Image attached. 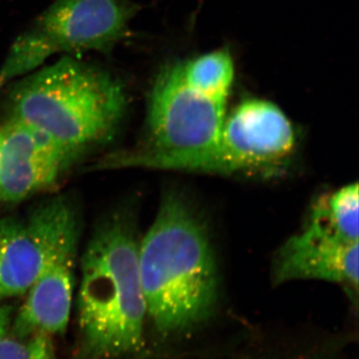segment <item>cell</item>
Wrapping results in <instances>:
<instances>
[{
	"mask_svg": "<svg viewBox=\"0 0 359 359\" xmlns=\"http://www.w3.org/2000/svg\"><path fill=\"white\" fill-rule=\"evenodd\" d=\"M139 273L147 316L161 332L208 318L216 302V262L204 226L175 193L167 194L139 243Z\"/></svg>",
	"mask_w": 359,
	"mask_h": 359,
	"instance_id": "cell-1",
	"label": "cell"
},
{
	"mask_svg": "<svg viewBox=\"0 0 359 359\" xmlns=\"http://www.w3.org/2000/svg\"><path fill=\"white\" fill-rule=\"evenodd\" d=\"M138 249L133 224L118 212L99 224L85 250L78 313L86 358H119L142 344L147 308Z\"/></svg>",
	"mask_w": 359,
	"mask_h": 359,
	"instance_id": "cell-2",
	"label": "cell"
},
{
	"mask_svg": "<svg viewBox=\"0 0 359 359\" xmlns=\"http://www.w3.org/2000/svg\"><path fill=\"white\" fill-rule=\"evenodd\" d=\"M109 71L65 56L13 84L9 119L26 123L82 154L113 138L128 106Z\"/></svg>",
	"mask_w": 359,
	"mask_h": 359,
	"instance_id": "cell-3",
	"label": "cell"
},
{
	"mask_svg": "<svg viewBox=\"0 0 359 359\" xmlns=\"http://www.w3.org/2000/svg\"><path fill=\"white\" fill-rule=\"evenodd\" d=\"M226 101L192 88L183 77L182 63L160 71L149 97L147 147L116 153L100 168L144 167L203 172L205 161L218 143Z\"/></svg>",
	"mask_w": 359,
	"mask_h": 359,
	"instance_id": "cell-4",
	"label": "cell"
},
{
	"mask_svg": "<svg viewBox=\"0 0 359 359\" xmlns=\"http://www.w3.org/2000/svg\"><path fill=\"white\" fill-rule=\"evenodd\" d=\"M136 9L132 0H55L11 45L0 67V89L54 54H110L128 37Z\"/></svg>",
	"mask_w": 359,
	"mask_h": 359,
	"instance_id": "cell-5",
	"label": "cell"
},
{
	"mask_svg": "<svg viewBox=\"0 0 359 359\" xmlns=\"http://www.w3.org/2000/svg\"><path fill=\"white\" fill-rule=\"evenodd\" d=\"M295 142L294 126L278 106L247 99L224 117L218 143L203 172L273 173L289 159Z\"/></svg>",
	"mask_w": 359,
	"mask_h": 359,
	"instance_id": "cell-6",
	"label": "cell"
},
{
	"mask_svg": "<svg viewBox=\"0 0 359 359\" xmlns=\"http://www.w3.org/2000/svg\"><path fill=\"white\" fill-rule=\"evenodd\" d=\"M78 231L72 204L55 198L43 266L13 321V334H65L72 304Z\"/></svg>",
	"mask_w": 359,
	"mask_h": 359,
	"instance_id": "cell-7",
	"label": "cell"
},
{
	"mask_svg": "<svg viewBox=\"0 0 359 359\" xmlns=\"http://www.w3.org/2000/svg\"><path fill=\"white\" fill-rule=\"evenodd\" d=\"M0 205L28 199L55 186L82 153L26 123L0 128Z\"/></svg>",
	"mask_w": 359,
	"mask_h": 359,
	"instance_id": "cell-8",
	"label": "cell"
},
{
	"mask_svg": "<svg viewBox=\"0 0 359 359\" xmlns=\"http://www.w3.org/2000/svg\"><path fill=\"white\" fill-rule=\"evenodd\" d=\"M358 249V243L342 240L320 219L311 216L306 229L287 240L278 252L275 280H332L356 292Z\"/></svg>",
	"mask_w": 359,
	"mask_h": 359,
	"instance_id": "cell-9",
	"label": "cell"
},
{
	"mask_svg": "<svg viewBox=\"0 0 359 359\" xmlns=\"http://www.w3.org/2000/svg\"><path fill=\"white\" fill-rule=\"evenodd\" d=\"M55 198L26 218L0 219V302L26 294L43 266Z\"/></svg>",
	"mask_w": 359,
	"mask_h": 359,
	"instance_id": "cell-10",
	"label": "cell"
},
{
	"mask_svg": "<svg viewBox=\"0 0 359 359\" xmlns=\"http://www.w3.org/2000/svg\"><path fill=\"white\" fill-rule=\"evenodd\" d=\"M182 72L192 88L226 102L235 76L230 52L221 49L182 63Z\"/></svg>",
	"mask_w": 359,
	"mask_h": 359,
	"instance_id": "cell-11",
	"label": "cell"
},
{
	"mask_svg": "<svg viewBox=\"0 0 359 359\" xmlns=\"http://www.w3.org/2000/svg\"><path fill=\"white\" fill-rule=\"evenodd\" d=\"M358 185L349 184L337 192L320 198L311 215L320 219L342 240L358 243Z\"/></svg>",
	"mask_w": 359,
	"mask_h": 359,
	"instance_id": "cell-12",
	"label": "cell"
},
{
	"mask_svg": "<svg viewBox=\"0 0 359 359\" xmlns=\"http://www.w3.org/2000/svg\"><path fill=\"white\" fill-rule=\"evenodd\" d=\"M0 359H55L50 335H6L0 339Z\"/></svg>",
	"mask_w": 359,
	"mask_h": 359,
	"instance_id": "cell-13",
	"label": "cell"
},
{
	"mask_svg": "<svg viewBox=\"0 0 359 359\" xmlns=\"http://www.w3.org/2000/svg\"><path fill=\"white\" fill-rule=\"evenodd\" d=\"M13 306L0 302V339H4L13 323Z\"/></svg>",
	"mask_w": 359,
	"mask_h": 359,
	"instance_id": "cell-14",
	"label": "cell"
},
{
	"mask_svg": "<svg viewBox=\"0 0 359 359\" xmlns=\"http://www.w3.org/2000/svg\"><path fill=\"white\" fill-rule=\"evenodd\" d=\"M0 143H1V131H0Z\"/></svg>",
	"mask_w": 359,
	"mask_h": 359,
	"instance_id": "cell-15",
	"label": "cell"
}]
</instances>
